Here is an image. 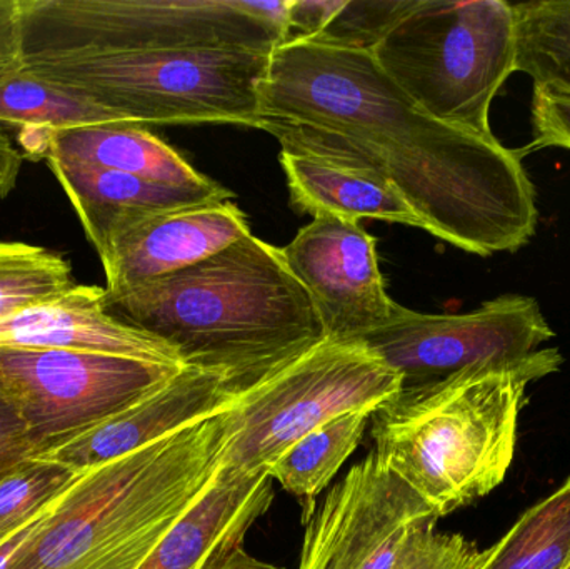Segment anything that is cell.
<instances>
[{"label":"cell","mask_w":570,"mask_h":569,"mask_svg":"<svg viewBox=\"0 0 570 569\" xmlns=\"http://www.w3.org/2000/svg\"><path fill=\"white\" fill-rule=\"evenodd\" d=\"M257 129L284 153L384 177L425 233L465 253H515L535 236L538 196L522 154L422 110L368 50L302 39L277 47Z\"/></svg>","instance_id":"6da1fadb"},{"label":"cell","mask_w":570,"mask_h":569,"mask_svg":"<svg viewBox=\"0 0 570 569\" xmlns=\"http://www.w3.org/2000/svg\"><path fill=\"white\" fill-rule=\"evenodd\" d=\"M106 307L173 347L184 366L226 374L240 391L325 340L283 249L253 233L203 263L106 293Z\"/></svg>","instance_id":"7a4b0ae2"},{"label":"cell","mask_w":570,"mask_h":569,"mask_svg":"<svg viewBox=\"0 0 570 569\" xmlns=\"http://www.w3.org/2000/svg\"><path fill=\"white\" fill-rule=\"evenodd\" d=\"M542 347L521 360L482 364L402 387L372 414V453L444 518L504 483L531 384L561 370Z\"/></svg>","instance_id":"3957f363"},{"label":"cell","mask_w":570,"mask_h":569,"mask_svg":"<svg viewBox=\"0 0 570 569\" xmlns=\"http://www.w3.org/2000/svg\"><path fill=\"white\" fill-rule=\"evenodd\" d=\"M226 414L79 474L7 569H139L224 467Z\"/></svg>","instance_id":"277c9868"},{"label":"cell","mask_w":570,"mask_h":569,"mask_svg":"<svg viewBox=\"0 0 570 569\" xmlns=\"http://www.w3.org/2000/svg\"><path fill=\"white\" fill-rule=\"evenodd\" d=\"M271 56L244 50L53 52L23 57V69L80 94L127 122L259 124Z\"/></svg>","instance_id":"5b68a950"},{"label":"cell","mask_w":570,"mask_h":569,"mask_svg":"<svg viewBox=\"0 0 570 569\" xmlns=\"http://www.w3.org/2000/svg\"><path fill=\"white\" fill-rule=\"evenodd\" d=\"M368 52L435 119L494 136L492 102L518 72V13L505 0H411Z\"/></svg>","instance_id":"8992f818"},{"label":"cell","mask_w":570,"mask_h":569,"mask_svg":"<svg viewBox=\"0 0 570 569\" xmlns=\"http://www.w3.org/2000/svg\"><path fill=\"white\" fill-rule=\"evenodd\" d=\"M291 0H20L23 57L53 52L244 50L273 56Z\"/></svg>","instance_id":"52a82bcc"},{"label":"cell","mask_w":570,"mask_h":569,"mask_svg":"<svg viewBox=\"0 0 570 569\" xmlns=\"http://www.w3.org/2000/svg\"><path fill=\"white\" fill-rule=\"evenodd\" d=\"M404 387L401 374L361 341L325 337L240 394L226 411L224 464L267 470L295 441L348 413H371Z\"/></svg>","instance_id":"ba28073f"},{"label":"cell","mask_w":570,"mask_h":569,"mask_svg":"<svg viewBox=\"0 0 570 569\" xmlns=\"http://www.w3.org/2000/svg\"><path fill=\"white\" fill-rule=\"evenodd\" d=\"M180 370L86 351L0 350V398L40 454L142 400Z\"/></svg>","instance_id":"9c48e42d"},{"label":"cell","mask_w":570,"mask_h":569,"mask_svg":"<svg viewBox=\"0 0 570 569\" xmlns=\"http://www.w3.org/2000/svg\"><path fill=\"white\" fill-rule=\"evenodd\" d=\"M554 336L534 297L502 294L464 314H422L397 304L387 324L357 341L397 371L405 387L521 360Z\"/></svg>","instance_id":"30bf717a"},{"label":"cell","mask_w":570,"mask_h":569,"mask_svg":"<svg viewBox=\"0 0 570 569\" xmlns=\"http://www.w3.org/2000/svg\"><path fill=\"white\" fill-rule=\"evenodd\" d=\"M434 511L374 453L328 491L305 528L298 569H391Z\"/></svg>","instance_id":"8fae6325"},{"label":"cell","mask_w":570,"mask_h":569,"mask_svg":"<svg viewBox=\"0 0 570 569\" xmlns=\"http://www.w3.org/2000/svg\"><path fill=\"white\" fill-rule=\"evenodd\" d=\"M281 249L311 294L328 340L357 341L394 316L397 303L385 291L377 239L355 220L312 217Z\"/></svg>","instance_id":"7c38bea8"},{"label":"cell","mask_w":570,"mask_h":569,"mask_svg":"<svg viewBox=\"0 0 570 569\" xmlns=\"http://www.w3.org/2000/svg\"><path fill=\"white\" fill-rule=\"evenodd\" d=\"M243 393L226 374L186 366L142 400L37 458L83 473L226 413Z\"/></svg>","instance_id":"4fadbf2b"},{"label":"cell","mask_w":570,"mask_h":569,"mask_svg":"<svg viewBox=\"0 0 570 569\" xmlns=\"http://www.w3.org/2000/svg\"><path fill=\"white\" fill-rule=\"evenodd\" d=\"M247 216L233 200L150 214L117 224L96 247L106 293L186 269L249 234Z\"/></svg>","instance_id":"5bb4252c"},{"label":"cell","mask_w":570,"mask_h":569,"mask_svg":"<svg viewBox=\"0 0 570 569\" xmlns=\"http://www.w3.org/2000/svg\"><path fill=\"white\" fill-rule=\"evenodd\" d=\"M274 497L267 470L249 473L224 464L139 569H283L246 548L250 528L269 511Z\"/></svg>","instance_id":"9a60e30c"},{"label":"cell","mask_w":570,"mask_h":569,"mask_svg":"<svg viewBox=\"0 0 570 569\" xmlns=\"http://www.w3.org/2000/svg\"><path fill=\"white\" fill-rule=\"evenodd\" d=\"M0 350L86 351L186 367L173 347L116 320L104 287L83 284L2 317Z\"/></svg>","instance_id":"2e32d148"},{"label":"cell","mask_w":570,"mask_h":569,"mask_svg":"<svg viewBox=\"0 0 570 569\" xmlns=\"http://www.w3.org/2000/svg\"><path fill=\"white\" fill-rule=\"evenodd\" d=\"M43 160L63 194L69 197L94 249L110 229L126 220L203 204L224 203L234 197L230 190L217 183L204 187H177L96 164L53 156H47Z\"/></svg>","instance_id":"e0dca14e"},{"label":"cell","mask_w":570,"mask_h":569,"mask_svg":"<svg viewBox=\"0 0 570 569\" xmlns=\"http://www.w3.org/2000/svg\"><path fill=\"white\" fill-rule=\"evenodd\" d=\"M295 213L355 220L379 219L425 230L424 220L384 177L361 167L328 163L281 150Z\"/></svg>","instance_id":"ac0fdd59"},{"label":"cell","mask_w":570,"mask_h":569,"mask_svg":"<svg viewBox=\"0 0 570 569\" xmlns=\"http://www.w3.org/2000/svg\"><path fill=\"white\" fill-rule=\"evenodd\" d=\"M47 156L96 164L169 186L204 187L214 183L140 124H100L50 133L43 159Z\"/></svg>","instance_id":"d6986e66"},{"label":"cell","mask_w":570,"mask_h":569,"mask_svg":"<svg viewBox=\"0 0 570 569\" xmlns=\"http://www.w3.org/2000/svg\"><path fill=\"white\" fill-rule=\"evenodd\" d=\"M371 413L334 418L295 441L267 473L304 507V523L314 514L315 498L331 483L342 464L357 450Z\"/></svg>","instance_id":"ffe728a7"},{"label":"cell","mask_w":570,"mask_h":569,"mask_svg":"<svg viewBox=\"0 0 570 569\" xmlns=\"http://www.w3.org/2000/svg\"><path fill=\"white\" fill-rule=\"evenodd\" d=\"M127 122L100 104L19 69L0 77V127L23 134L62 133L100 124Z\"/></svg>","instance_id":"44dd1931"},{"label":"cell","mask_w":570,"mask_h":569,"mask_svg":"<svg viewBox=\"0 0 570 569\" xmlns=\"http://www.w3.org/2000/svg\"><path fill=\"white\" fill-rule=\"evenodd\" d=\"M570 558V477L494 543L484 569H562Z\"/></svg>","instance_id":"7402d4cb"},{"label":"cell","mask_w":570,"mask_h":569,"mask_svg":"<svg viewBox=\"0 0 570 569\" xmlns=\"http://www.w3.org/2000/svg\"><path fill=\"white\" fill-rule=\"evenodd\" d=\"M518 66L534 84L570 92V0L514 3Z\"/></svg>","instance_id":"603a6c76"},{"label":"cell","mask_w":570,"mask_h":569,"mask_svg":"<svg viewBox=\"0 0 570 569\" xmlns=\"http://www.w3.org/2000/svg\"><path fill=\"white\" fill-rule=\"evenodd\" d=\"M72 266L42 246L0 241V320L73 286Z\"/></svg>","instance_id":"cb8c5ba5"},{"label":"cell","mask_w":570,"mask_h":569,"mask_svg":"<svg viewBox=\"0 0 570 569\" xmlns=\"http://www.w3.org/2000/svg\"><path fill=\"white\" fill-rule=\"evenodd\" d=\"M80 473L32 457L0 477V537L17 530L59 500Z\"/></svg>","instance_id":"d4e9b609"},{"label":"cell","mask_w":570,"mask_h":569,"mask_svg":"<svg viewBox=\"0 0 570 569\" xmlns=\"http://www.w3.org/2000/svg\"><path fill=\"white\" fill-rule=\"evenodd\" d=\"M409 3L411 0H342L327 27L314 39L302 40L372 50L404 16Z\"/></svg>","instance_id":"484cf974"},{"label":"cell","mask_w":570,"mask_h":569,"mask_svg":"<svg viewBox=\"0 0 570 569\" xmlns=\"http://www.w3.org/2000/svg\"><path fill=\"white\" fill-rule=\"evenodd\" d=\"M492 555L494 545L481 550L462 534L425 528L409 538L391 569H484Z\"/></svg>","instance_id":"4316f807"},{"label":"cell","mask_w":570,"mask_h":569,"mask_svg":"<svg viewBox=\"0 0 570 569\" xmlns=\"http://www.w3.org/2000/svg\"><path fill=\"white\" fill-rule=\"evenodd\" d=\"M532 133L528 150L559 147L570 150V92L534 84L532 92Z\"/></svg>","instance_id":"83f0119b"},{"label":"cell","mask_w":570,"mask_h":569,"mask_svg":"<svg viewBox=\"0 0 570 569\" xmlns=\"http://www.w3.org/2000/svg\"><path fill=\"white\" fill-rule=\"evenodd\" d=\"M36 454L37 447L26 424L13 408L0 398V473H6Z\"/></svg>","instance_id":"f1b7e54d"},{"label":"cell","mask_w":570,"mask_h":569,"mask_svg":"<svg viewBox=\"0 0 570 569\" xmlns=\"http://www.w3.org/2000/svg\"><path fill=\"white\" fill-rule=\"evenodd\" d=\"M22 67V7L20 0H0V77Z\"/></svg>","instance_id":"f546056e"},{"label":"cell","mask_w":570,"mask_h":569,"mask_svg":"<svg viewBox=\"0 0 570 569\" xmlns=\"http://www.w3.org/2000/svg\"><path fill=\"white\" fill-rule=\"evenodd\" d=\"M57 501L59 500L53 501L47 510L37 514V517L33 518V520H30L29 523L22 524V527L17 528V530L10 531V533L2 534V537H0V569H7L10 561H12L13 558H16V555L19 553L20 548L32 540L33 534L40 530L43 521L49 517L52 508L56 507Z\"/></svg>","instance_id":"4dcf8cb0"},{"label":"cell","mask_w":570,"mask_h":569,"mask_svg":"<svg viewBox=\"0 0 570 569\" xmlns=\"http://www.w3.org/2000/svg\"><path fill=\"white\" fill-rule=\"evenodd\" d=\"M23 154L12 144V139L0 127V200L16 189L22 169Z\"/></svg>","instance_id":"1f68e13d"},{"label":"cell","mask_w":570,"mask_h":569,"mask_svg":"<svg viewBox=\"0 0 570 569\" xmlns=\"http://www.w3.org/2000/svg\"><path fill=\"white\" fill-rule=\"evenodd\" d=\"M562 569H570V558H569L568 563H566V567H564V568H562Z\"/></svg>","instance_id":"d6a6232c"},{"label":"cell","mask_w":570,"mask_h":569,"mask_svg":"<svg viewBox=\"0 0 570 569\" xmlns=\"http://www.w3.org/2000/svg\"><path fill=\"white\" fill-rule=\"evenodd\" d=\"M3 473H0V477H2Z\"/></svg>","instance_id":"836d02e7"}]
</instances>
